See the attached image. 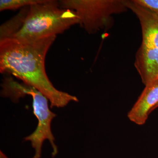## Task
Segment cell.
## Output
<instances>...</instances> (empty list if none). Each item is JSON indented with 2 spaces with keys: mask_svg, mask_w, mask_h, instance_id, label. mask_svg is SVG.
Returning <instances> with one entry per match:
<instances>
[{
  "mask_svg": "<svg viewBox=\"0 0 158 158\" xmlns=\"http://www.w3.org/2000/svg\"><path fill=\"white\" fill-rule=\"evenodd\" d=\"M56 37L0 40V72L11 74L37 89L48 99L52 107L62 108L79 100L55 88L46 72V56Z\"/></svg>",
  "mask_w": 158,
  "mask_h": 158,
  "instance_id": "obj_1",
  "label": "cell"
},
{
  "mask_svg": "<svg viewBox=\"0 0 158 158\" xmlns=\"http://www.w3.org/2000/svg\"><path fill=\"white\" fill-rule=\"evenodd\" d=\"M19 12L18 29L8 38L35 40L57 36L79 22L74 11L62 8L55 0H43Z\"/></svg>",
  "mask_w": 158,
  "mask_h": 158,
  "instance_id": "obj_2",
  "label": "cell"
},
{
  "mask_svg": "<svg viewBox=\"0 0 158 158\" xmlns=\"http://www.w3.org/2000/svg\"><path fill=\"white\" fill-rule=\"evenodd\" d=\"M2 88L5 96L16 99L29 95L33 99V111L38 120V124L36 130L25 138V141L31 142L35 150V154L32 158H41L43 143L46 140L49 141L52 148V156L55 157L58 154V149L52 133L51 123L56 114L50 110L48 99L35 88L24 84H19L9 78L5 79Z\"/></svg>",
  "mask_w": 158,
  "mask_h": 158,
  "instance_id": "obj_3",
  "label": "cell"
},
{
  "mask_svg": "<svg viewBox=\"0 0 158 158\" xmlns=\"http://www.w3.org/2000/svg\"><path fill=\"white\" fill-rule=\"evenodd\" d=\"M64 9L74 11L79 24L89 34H93L107 25L113 14L127 9L125 1L119 0H62Z\"/></svg>",
  "mask_w": 158,
  "mask_h": 158,
  "instance_id": "obj_4",
  "label": "cell"
},
{
  "mask_svg": "<svg viewBox=\"0 0 158 158\" xmlns=\"http://www.w3.org/2000/svg\"><path fill=\"white\" fill-rule=\"evenodd\" d=\"M158 104V79L145 86L138 99L128 113V118L135 124L143 125Z\"/></svg>",
  "mask_w": 158,
  "mask_h": 158,
  "instance_id": "obj_5",
  "label": "cell"
},
{
  "mask_svg": "<svg viewBox=\"0 0 158 158\" xmlns=\"http://www.w3.org/2000/svg\"><path fill=\"white\" fill-rule=\"evenodd\" d=\"M127 8L135 14L140 21L142 31V44L158 48V15L134 1H125Z\"/></svg>",
  "mask_w": 158,
  "mask_h": 158,
  "instance_id": "obj_6",
  "label": "cell"
},
{
  "mask_svg": "<svg viewBox=\"0 0 158 158\" xmlns=\"http://www.w3.org/2000/svg\"><path fill=\"white\" fill-rule=\"evenodd\" d=\"M135 66L145 86L158 79V48L142 43L135 56Z\"/></svg>",
  "mask_w": 158,
  "mask_h": 158,
  "instance_id": "obj_7",
  "label": "cell"
},
{
  "mask_svg": "<svg viewBox=\"0 0 158 158\" xmlns=\"http://www.w3.org/2000/svg\"><path fill=\"white\" fill-rule=\"evenodd\" d=\"M43 0H1L0 11L15 10L41 2Z\"/></svg>",
  "mask_w": 158,
  "mask_h": 158,
  "instance_id": "obj_8",
  "label": "cell"
},
{
  "mask_svg": "<svg viewBox=\"0 0 158 158\" xmlns=\"http://www.w3.org/2000/svg\"><path fill=\"white\" fill-rule=\"evenodd\" d=\"M139 6L158 15V0H133Z\"/></svg>",
  "mask_w": 158,
  "mask_h": 158,
  "instance_id": "obj_9",
  "label": "cell"
},
{
  "mask_svg": "<svg viewBox=\"0 0 158 158\" xmlns=\"http://www.w3.org/2000/svg\"><path fill=\"white\" fill-rule=\"evenodd\" d=\"M0 158H9L7 156H6V154H4V153H3L2 152V151H0Z\"/></svg>",
  "mask_w": 158,
  "mask_h": 158,
  "instance_id": "obj_10",
  "label": "cell"
},
{
  "mask_svg": "<svg viewBox=\"0 0 158 158\" xmlns=\"http://www.w3.org/2000/svg\"><path fill=\"white\" fill-rule=\"evenodd\" d=\"M158 107V104L157 105V106H156V108H157Z\"/></svg>",
  "mask_w": 158,
  "mask_h": 158,
  "instance_id": "obj_11",
  "label": "cell"
}]
</instances>
